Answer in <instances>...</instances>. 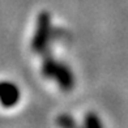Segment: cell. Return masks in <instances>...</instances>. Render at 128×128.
<instances>
[{"instance_id":"cell-3","label":"cell","mask_w":128,"mask_h":128,"mask_svg":"<svg viewBox=\"0 0 128 128\" xmlns=\"http://www.w3.org/2000/svg\"><path fill=\"white\" fill-rule=\"evenodd\" d=\"M58 85L60 86V89L64 92H68L73 88V84H74V78H73V74L71 72L67 66H64L62 63H58L56 64V68H55V72H54V76H52Z\"/></svg>"},{"instance_id":"cell-1","label":"cell","mask_w":128,"mask_h":128,"mask_svg":"<svg viewBox=\"0 0 128 128\" xmlns=\"http://www.w3.org/2000/svg\"><path fill=\"white\" fill-rule=\"evenodd\" d=\"M50 32H51V17L48 12L43 10V12L39 13L37 18L36 33H34V37L32 40V50L34 52H42L46 48Z\"/></svg>"},{"instance_id":"cell-6","label":"cell","mask_w":128,"mask_h":128,"mask_svg":"<svg viewBox=\"0 0 128 128\" xmlns=\"http://www.w3.org/2000/svg\"><path fill=\"white\" fill-rule=\"evenodd\" d=\"M58 124L63 126V127H72V126H76L73 118H71L69 115H60L58 118Z\"/></svg>"},{"instance_id":"cell-5","label":"cell","mask_w":128,"mask_h":128,"mask_svg":"<svg viewBox=\"0 0 128 128\" xmlns=\"http://www.w3.org/2000/svg\"><path fill=\"white\" fill-rule=\"evenodd\" d=\"M84 126L88 127V128H98V127H102V123H101L100 118H98L94 112H89L85 116Z\"/></svg>"},{"instance_id":"cell-2","label":"cell","mask_w":128,"mask_h":128,"mask_svg":"<svg viewBox=\"0 0 128 128\" xmlns=\"http://www.w3.org/2000/svg\"><path fill=\"white\" fill-rule=\"evenodd\" d=\"M20 89L10 81H0V103L5 108L13 107L20 101Z\"/></svg>"},{"instance_id":"cell-4","label":"cell","mask_w":128,"mask_h":128,"mask_svg":"<svg viewBox=\"0 0 128 128\" xmlns=\"http://www.w3.org/2000/svg\"><path fill=\"white\" fill-rule=\"evenodd\" d=\"M56 64H58V63L52 59V58H50V56L44 58L43 64H42V73L44 74V77L52 78V76H54V72H55V68H56Z\"/></svg>"}]
</instances>
